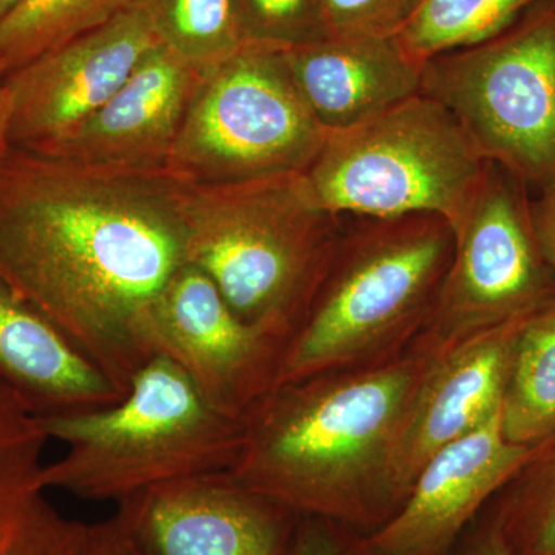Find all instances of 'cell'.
Instances as JSON below:
<instances>
[{"label":"cell","instance_id":"cell-4","mask_svg":"<svg viewBox=\"0 0 555 555\" xmlns=\"http://www.w3.org/2000/svg\"><path fill=\"white\" fill-rule=\"evenodd\" d=\"M188 264L230 309L291 345L337 246L345 217L318 201L305 173L184 184Z\"/></svg>","mask_w":555,"mask_h":555},{"label":"cell","instance_id":"cell-26","mask_svg":"<svg viewBox=\"0 0 555 555\" xmlns=\"http://www.w3.org/2000/svg\"><path fill=\"white\" fill-rule=\"evenodd\" d=\"M288 555H350L349 537L334 521L301 516Z\"/></svg>","mask_w":555,"mask_h":555},{"label":"cell","instance_id":"cell-2","mask_svg":"<svg viewBox=\"0 0 555 555\" xmlns=\"http://www.w3.org/2000/svg\"><path fill=\"white\" fill-rule=\"evenodd\" d=\"M434 360L411 343L379 363L275 387L241 420L229 473L298 516L375 531L400 509L393 465Z\"/></svg>","mask_w":555,"mask_h":555},{"label":"cell","instance_id":"cell-8","mask_svg":"<svg viewBox=\"0 0 555 555\" xmlns=\"http://www.w3.org/2000/svg\"><path fill=\"white\" fill-rule=\"evenodd\" d=\"M250 43L201 78L166 170L184 184L305 173L327 133L284 56Z\"/></svg>","mask_w":555,"mask_h":555},{"label":"cell","instance_id":"cell-12","mask_svg":"<svg viewBox=\"0 0 555 555\" xmlns=\"http://www.w3.org/2000/svg\"><path fill=\"white\" fill-rule=\"evenodd\" d=\"M158 43L144 0H137L96 30L11 72L5 86L13 147H39L75 130L126 83Z\"/></svg>","mask_w":555,"mask_h":555},{"label":"cell","instance_id":"cell-17","mask_svg":"<svg viewBox=\"0 0 555 555\" xmlns=\"http://www.w3.org/2000/svg\"><path fill=\"white\" fill-rule=\"evenodd\" d=\"M0 383L38 418L115 406L127 393L0 281Z\"/></svg>","mask_w":555,"mask_h":555},{"label":"cell","instance_id":"cell-27","mask_svg":"<svg viewBox=\"0 0 555 555\" xmlns=\"http://www.w3.org/2000/svg\"><path fill=\"white\" fill-rule=\"evenodd\" d=\"M531 222L540 254L555 276V181L531 199Z\"/></svg>","mask_w":555,"mask_h":555},{"label":"cell","instance_id":"cell-14","mask_svg":"<svg viewBox=\"0 0 555 555\" xmlns=\"http://www.w3.org/2000/svg\"><path fill=\"white\" fill-rule=\"evenodd\" d=\"M199 83L195 69L158 43L89 119L31 150L108 169L166 170Z\"/></svg>","mask_w":555,"mask_h":555},{"label":"cell","instance_id":"cell-21","mask_svg":"<svg viewBox=\"0 0 555 555\" xmlns=\"http://www.w3.org/2000/svg\"><path fill=\"white\" fill-rule=\"evenodd\" d=\"M137 0H22L0 22V73L107 24Z\"/></svg>","mask_w":555,"mask_h":555},{"label":"cell","instance_id":"cell-6","mask_svg":"<svg viewBox=\"0 0 555 555\" xmlns=\"http://www.w3.org/2000/svg\"><path fill=\"white\" fill-rule=\"evenodd\" d=\"M486 163L455 116L418 93L361 126L327 133L305 175L338 217L437 215L455 228Z\"/></svg>","mask_w":555,"mask_h":555},{"label":"cell","instance_id":"cell-15","mask_svg":"<svg viewBox=\"0 0 555 555\" xmlns=\"http://www.w3.org/2000/svg\"><path fill=\"white\" fill-rule=\"evenodd\" d=\"M531 315V313H529ZM525 318L474 335L436 358L409 414L393 465L400 507L422 467L502 408Z\"/></svg>","mask_w":555,"mask_h":555},{"label":"cell","instance_id":"cell-18","mask_svg":"<svg viewBox=\"0 0 555 555\" xmlns=\"http://www.w3.org/2000/svg\"><path fill=\"white\" fill-rule=\"evenodd\" d=\"M49 438L0 383V555H86L91 525L62 514L42 483Z\"/></svg>","mask_w":555,"mask_h":555},{"label":"cell","instance_id":"cell-13","mask_svg":"<svg viewBox=\"0 0 555 555\" xmlns=\"http://www.w3.org/2000/svg\"><path fill=\"white\" fill-rule=\"evenodd\" d=\"M537 451L506 440L500 408L422 467L396 516L375 531L349 537L350 555H447L486 500Z\"/></svg>","mask_w":555,"mask_h":555},{"label":"cell","instance_id":"cell-5","mask_svg":"<svg viewBox=\"0 0 555 555\" xmlns=\"http://www.w3.org/2000/svg\"><path fill=\"white\" fill-rule=\"evenodd\" d=\"M67 447L43 466L42 483L94 502L119 503L153 486L229 470L243 422L222 414L166 357L150 360L115 406L38 418Z\"/></svg>","mask_w":555,"mask_h":555},{"label":"cell","instance_id":"cell-30","mask_svg":"<svg viewBox=\"0 0 555 555\" xmlns=\"http://www.w3.org/2000/svg\"><path fill=\"white\" fill-rule=\"evenodd\" d=\"M11 144V102L5 86V76L0 73V169L10 155Z\"/></svg>","mask_w":555,"mask_h":555},{"label":"cell","instance_id":"cell-7","mask_svg":"<svg viewBox=\"0 0 555 555\" xmlns=\"http://www.w3.org/2000/svg\"><path fill=\"white\" fill-rule=\"evenodd\" d=\"M422 93L444 105L485 159L529 189L555 181V0L491 39L423 64Z\"/></svg>","mask_w":555,"mask_h":555},{"label":"cell","instance_id":"cell-11","mask_svg":"<svg viewBox=\"0 0 555 555\" xmlns=\"http://www.w3.org/2000/svg\"><path fill=\"white\" fill-rule=\"evenodd\" d=\"M116 505L141 555H288L301 518L229 470L153 486Z\"/></svg>","mask_w":555,"mask_h":555},{"label":"cell","instance_id":"cell-16","mask_svg":"<svg viewBox=\"0 0 555 555\" xmlns=\"http://www.w3.org/2000/svg\"><path fill=\"white\" fill-rule=\"evenodd\" d=\"M284 56L326 133L353 129L422 93V67L397 38L327 36L286 49Z\"/></svg>","mask_w":555,"mask_h":555},{"label":"cell","instance_id":"cell-23","mask_svg":"<svg viewBox=\"0 0 555 555\" xmlns=\"http://www.w3.org/2000/svg\"><path fill=\"white\" fill-rule=\"evenodd\" d=\"M524 467L494 521L514 555H555V440Z\"/></svg>","mask_w":555,"mask_h":555},{"label":"cell","instance_id":"cell-1","mask_svg":"<svg viewBox=\"0 0 555 555\" xmlns=\"http://www.w3.org/2000/svg\"><path fill=\"white\" fill-rule=\"evenodd\" d=\"M167 170L89 166L13 147L0 169V281L129 393L150 360V305L188 264Z\"/></svg>","mask_w":555,"mask_h":555},{"label":"cell","instance_id":"cell-22","mask_svg":"<svg viewBox=\"0 0 555 555\" xmlns=\"http://www.w3.org/2000/svg\"><path fill=\"white\" fill-rule=\"evenodd\" d=\"M539 2L542 0H422L397 39L404 53L423 67L440 54L491 39Z\"/></svg>","mask_w":555,"mask_h":555},{"label":"cell","instance_id":"cell-3","mask_svg":"<svg viewBox=\"0 0 555 555\" xmlns=\"http://www.w3.org/2000/svg\"><path fill=\"white\" fill-rule=\"evenodd\" d=\"M454 250V228L437 215L345 217L276 387L403 352L436 308Z\"/></svg>","mask_w":555,"mask_h":555},{"label":"cell","instance_id":"cell-28","mask_svg":"<svg viewBox=\"0 0 555 555\" xmlns=\"http://www.w3.org/2000/svg\"><path fill=\"white\" fill-rule=\"evenodd\" d=\"M86 555H141L116 514L90 528Z\"/></svg>","mask_w":555,"mask_h":555},{"label":"cell","instance_id":"cell-25","mask_svg":"<svg viewBox=\"0 0 555 555\" xmlns=\"http://www.w3.org/2000/svg\"><path fill=\"white\" fill-rule=\"evenodd\" d=\"M422 0H321L327 36L397 38Z\"/></svg>","mask_w":555,"mask_h":555},{"label":"cell","instance_id":"cell-20","mask_svg":"<svg viewBox=\"0 0 555 555\" xmlns=\"http://www.w3.org/2000/svg\"><path fill=\"white\" fill-rule=\"evenodd\" d=\"M153 31L203 78L250 43L240 0H144Z\"/></svg>","mask_w":555,"mask_h":555},{"label":"cell","instance_id":"cell-9","mask_svg":"<svg viewBox=\"0 0 555 555\" xmlns=\"http://www.w3.org/2000/svg\"><path fill=\"white\" fill-rule=\"evenodd\" d=\"M454 232V257L436 308L414 339L434 358L555 298V276L532 230L529 188L505 167L486 163Z\"/></svg>","mask_w":555,"mask_h":555},{"label":"cell","instance_id":"cell-24","mask_svg":"<svg viewBox=\"0 0 555 555\" xmlns=\"http://www.w3.org/2000/svg\"><path fill=\"white\" fill-rule=\"evenodd\" d=\"M248 36L280 49L327 38L321 0H240Z\"/></svg>","mask_w":555,"mask_h":555},{"label":"cell","instance_id":"cell-31","mask_svg":"<svg viewBox=\"0 0 555 555\" xmlns=\"http://www.w3.org/2000/svg\"><path fill=\"white\" fill-rule=\"evenodd\" d=\"M21 2L22 0H0V22L5 20V17L9 16L11 11L16 9V7L20 5Z\"/></svg>","mask_w":555,"mask_h":555},{"label":"cell","instance_id":"cell-29","mask_svg":"<svg viewBox=\"0 0 555 555\" xmlns=\"http://www.w3.org/2000/svg\"><path fill=\"white\" fill-rule=\"evenodd\" d=\"M466 555H514L509 546L506 545L502 532L495 521L486 526L474 537Z\"/></svg>","mask_w":555,"mask_h":555},{"label":"cell","instance_id":"cell-10","mask_svg":"<svg viewBox=\"0 0 555 555\" xmlns=\"http://www.w3.org/2000/svg\"><path fill=\"white\" fill-rule=\"evenodd\" d=\"M152 357L178 364L222 414H244L275 389L288 341L241 320L195 266L185 264L150 305L144 326Z\"/></svg>","mask_w":555,"mask_h":555},{"label":"cell","instance_id":"cell-19","mask_svg":"<svg viewBox=\"0 0 555 555\" xmlns=\"http://www.w3.org/2000/svg\"><path fill=\"white\" fill-rule=\"evenodd\" d=\"M507 441L540 449L555 440V298L525 318L502 401Z\"/></svg>","mask_w":555,"mask_h":555}]
</instances>
